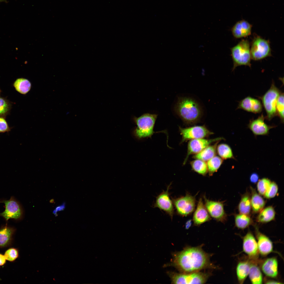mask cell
<instances>
[{
  "instance_id": "1",
  "label": "cell",
  "mask_w": 284,
  "mask_h": 284,
  "mask_svg": "<svg viewBox=\"0 0 284 284\" xmlns=\"http://www.w3.org/2000/svg\"><path fill=\"white\" fill-rule=\"evenodd\" d=\"M210 255L205 252L202 246L188 247L174 254L171 265L181 272H198L215 267L210 262Z\"/></svg>"
},
{
  "instance_id": "2",
  "label": "cell",
  "mask_w": 284,
  "mask_h": 284,
  "mask_svg": "<svg viewBox=\"0 0 284 284\" xmlns=\"http://www.w3.org/2000/svg\"><path fill=\"white\" fill-rule=\"evenodd\" d=\"M175 110L183 121L188 125L197 123L202 115L201 108L199 103L195 100L189 97L180 98Z\"/></svg>"
},
{
  "instance_id": "3",
  "label": "cell",
  "mask_w": 284,
  "mask_h": 284,
  "mask_svg": "<svg viewBox=\"0 0 284 284\" xmlns=\"http://www.w3.org/2000/svg\"><path fill=\"white\" fill-rule=\"evenodd\" d=\"M157 115L146 113L133 119L137 126L133 131L135 136L139 139L151 137L154 133V128Z\"/></svg>"
},
{
  "instance_id": "4",
  "label": "cell",
  "mask_w": 284,
  "mask_h": 284,
  "mask_svg": "<svg viewBox=\"0 0 284 284\" xmlns=\"http://www.w3.org/2000/svg\"><path fill=\"white\" fill-rule=\"evenodd\" d=\"M231 51L233 63L232 70L237 67L241 65L251 67V59L250 44L248 40L242 39L236 45L231 48Z\"/></svg>"
},
{
  "instance_id": "5",
  "label": "cell",
  "mask_w": 284,
  "mask_h": 284,
  "mask_svg": "<svg viewBox=\"0 0 284 284\" xmlns=\"http://www.w3.org/2000/svg\"><path fill=\"white\" fill-rule=\"evenodd\" d=\"M273 82L270 88L261 98L266 112V118L269 120L277 115L276 105L278 98L281 93Z\"/></svg>"
},
{
  "instance_id": "6",
  "label": "cell",
  "mask_w": 284,
  "mask_h": 284,
  "mask_svg": "<svg viewBox=\"0 0 284 284\" xmlns=\"http://www.w3.org/2000/svg\"><path fill=\"white\" fill-rule=\"evenodd\" d=\"M172 283L201 284L206 282L209 274L199 271L189 273H168Z\"/></svg>"
},
{
  "instance_id": "7",
  "label": "cell",
  "mask_w": 284,
  "mask_h": 284,
  "mask_svg": "<svg viewBox=\"0 0 284 284\" xmlns=\"http://www.w3.org/2000/svg\"><path fill=\"white\" fill-rule=\"evenodd\" d=\"M195 196L187 193L184 196L172 199L173 204L177 214L184 217L191 214L195 207Z\"/></svg>"
},
{
  "instance_id": "8",
  "label": "cell",
  "mask_w": 284,
  "mask_h": 284,
  "mask_svg": "<svg viewBox=\"0 0 284 284\" xmlns=\"http://www.w3.org/2000/svg\"><path fill=\"white\" fill-rule=\"evenodd\" d=\"M250 52L251 59L255 60L271 56L269 42L258 36L255 37L252 42Z\"/></svg>"
},
{
  "instance_id": "9",
  "label": "cell",
  "mask_w": 284,
  "mask_h": 284,
  "mask_svg": "<svg viewBox=\"0 0 284 284\" xmlns=\"http://www.w3.org/2000/svg\"><path fill=\"white\" fill-rule=\"evenodd\" d=\"M179 130L182 137L180 144L188 140L204 138L214 134L204 125L186 128L179 127Z\"/></svg>"
},
{
  "instance_id": "10",
  "label": "cell",
  "mask_w": 284,
  "mask_h": 284,
  "mask_svg": "<svg viewBox=\"0 0 284 284\" xmlns=\"http://www.w3.org/2000/svg\"><path fill=\"white\" fill-rule=\"evenodd\" d=\"M0 202L4 203L5 210L0 213V216L3 217L7 221L9 219L16 220L21 219L23 217L22 209L19 203L12 196L8 200H3Z\"/></svg>"
},
{
  "instance_id": "11",
  "label": "cell",
  "mask_w": 284,
  "mask_h": 284,
  "mask_svg": "<svg viewBox=\"0 0 284 284\" xmlns=\"http://www.w3.org/2000/svg\"><path fill=\"white\" fill-rule=\"evenodd\" d=\"M203 198L204 205L211 217L217 221L224 222L226 220L227 216L223 202L209 200L205 195Z\"/></svg>"
},
{
  "instance_id": "12",
  "label": "cell",
  "mask_w": 284,
  "mask_h": 284,
  "mask_svg": "<svg viewBox=\"0 0 284 284\" xmlns=\"http://www.w3.org/2000/svg\"><path fill=\"white\" fill-rule=\"evenodd\" d=\"M224 139L223 137H218L211 139L201 138L190 140L188 144L187 154L183 164H186L190 155L196 154L212 143Z\"/></svg>"
},
{
  "instance_id": "13",
  "label": "cell",
  "mask_w": 284,
  "mask_h": 284,
  "mask_svg": "<svg viewBox=\"0 0 284 284\" xmlns=\"http://www.w3.org/2000/svg\"><path fill=\"white\" fill-rule=\"evenodd\" d=\"M171 185V184L168 186L166 190L162 192L156 197L154 207L164 211L172 219L174 214V209L169 192Z\"/></svg>"
},
{
  "instance_id": "14",
  "label": "cell",
  "mask_w": 284,
  "mask_h": 284,
  "mask_svg": "<svg viewBox=\"0 0 284 284\" xmlns=\"http://www.w3.org/2000/svg\"><path fill=\"white\" fill-rule=\"evenodd\" d=\"M243 249L250 259L258 260L259 255L257 241L252 234L248 232L243 239Z\"/></svg>"
},
{
  "instance_id": "15",
  "label": "cell",
  "mask_w": 284,
  "mask_h": 284,
  "mask_svg": "<svg viewBox=\"0 0 284 284\" xmlns=\"http://www.w3.org/2000/svg\"><path fill=\"white\" fill-rule=\"evenodd\" d=\"M265 119V117L262 114L257 119L250 120L248 126L255 135H267L270 130L275 127L267 125L264 122Z\"/></svg>"
},
{
  "instance_id": "16",
  "label": "cell",
  "mask_w": 284,
  "mask_h": 284,
  "mask_svg": "<svg viewBox=\"0 0 284 284\" xmlns=\"http://www.w3.org/2000/svg\"><path fill=\"white\" fill-rule=\"evenodd\" d=\"M211 219L202 199L200 198L193 215L192 220L194 225L196 226H199L210 221Z\"/></svg>"
},
{
  "instance_id": "17",
  "label": "cell",
  "mask_w": 284,
  "mask_h": 284,
  "mask_svg": "<svg viewBox=\"0 0 284 284\" xmlns=\"http://www.w3.org/2000/svg\"><path fill=\"white\" fill-rule=\"evenodd\" d=\"M256 229L259 253L263 256H266L272 252L273 244L268 237L260 232L257 228Z\"/></svg>"
},
{
  "instance_id": "18",
  "label": "cell",
  "mask_w": 284,
  "mask_h": 284,
  "mask_svg": "<svg viewBox=\"0 0 284 284\" xmlns=\"http://www.w3.org/2000/svg\"><path fill=\"white\" fill-rule=\"evenodd\" d=\"M237 109L256 114L262 111V106L259 100L248 96L239 102Z\"/></svg>"
},
{
  "instance_id": "19",
  "label": "cell",
  "mask_w": 284,
  "mask_h": 284,
  "mask_svg": "<svg viewBox=\"0 0 284 284\" xmlns=\"http://www.w3.org/2000/svg\"><path fill=\"white\" fill-rule=\"evenodd\" d=\"M252 26L247 21L242 20L237 22L231 30L234 37L236 38L247 37L251 34Z\"/></svg>"
},
{
  "instance_id": "20",
  "label": "cell",
  "mask_w": 284,
  "mask_h": 284,
  "mask_svg": "<svg viewBox=\"0 0 284 284\" xmlns=\"http://www.w3.org/2000/svg\"><path fill=\"white\" fill-rule=\"evenodd\" d=\"M261 270L267 276L276 277L278 275V262L275 257L269 258L263 261L261 265Z\"/></svg>"
},
{
  "instance_id": "21",
  "label": "cell",
  "mask_w": 284,
  "mask_h": 284,
  "mask_svg": "<svg viewBox=\"0 0 284 284\" xmlns=\"http://www.w3.org/2000/svg\"><path fill=\"white\" fill-rule=\"evenodd\" d=\"M16 229L6 225L0 229V248L10 246L12 244Z\"/></svg>"
},
{
  "instance_id": "22",
  "label": "cell",
  "mask_w": 284,
  "mask_h": 284,
  "mask_svg": "<svg viewBox=\"0 0 284 284\" xmlns=\"http://www.w3.org/2000/svg\"><path fill=\"white\" fill-rule=\"evenodd\" d=\"M249 260L250 266L248 275L251 282L254 284L262 283L263 277L261 270L257 264L258 260Z\"/></svg>"
},
{
  "instance_id": "23",
  "label": "cell",
  "mask_w": 284,
  "mask_h": 284,
  "mask_svg": "<svg viewBox=\"0 0 284 284\" xmlns=\"http://www.w3.org/2000/svg\"><path fill=\"white\" fill-rule=\"evenodd\" d=\"M250 266L249 259L240 261L236 267V273L238 282L243 283L248 275Z\"/></svg>"
},
{
  "instance_id": "24",
  "label": "cell",
  "mask_w": 284,
  "mask_h": 284,
  "mask_svg": "<svg viewBox=\"0 0 284 284\" xmlns=\"http://www.w3.org/2000/svg\"><path fill=\"white\" fill-rule=\"evenodd\" d=\"M219 141H217L214 144L208 146L199 153L195 154L193 158L205 161H207L216 155L217 144Z\"/></svg>"
},
{
  "instance_id": "25",
  "label": "cell",
  "mask_w": 284,
  "mask_h": 284,
  "mask_svg": "<svg viewBox=\"0 0 284 284\" xmlns=\"http://www.w3.org/2000/svg\"><path fill=\"white\" fill-rule=\"evenodd\" d=\"M250 188L251 192L250 199L251 207L254 212L257 213L262 210L265 205V201L255 189L252 187Z\"/></svg>"
},
{
  "instance_id": "26",
  "label": "cell",
  "mask_w": 284,
  "mask_h": 284,
  "mask_svg": "<svg viewBox=\"0 0 284 284\" xmlns=\"http://www.w3.org/2000/svg\"><path fill=\"white\" fill-rule=\"evenodd\" d=\"M275 212L272 206H268L262 210L257 217V221L264 223L270 222L275 219Z\"/></svg>"
},
{
  "instance_id": "27",
  "label": "cell",
  "mask_w": 284,
  "mask_h": 284,
  "mask_svg": "<svg viewBox=\"0 0 284 284\" xmlns=\"http://www.w3.org/2000/svg\"><path fill=\"white\" fill-rule=\"evenodd\" d=\"M13 85L17 92L23 94L27 93L31 87V82L28 79L23 78L17 79Z\"/></svg>"
},
{
  "instance_id": "28",
  "label": "cell",
  "mask_w": 284,
  "mask_h": 284,
  "mask_svg": "<svg viewBox=\"0 0 284 284\" xmlns=\"http://www.w3.org/2000/svg\"><path fill=\"white\" fill-rule=\"evenodd\" d=\"M217 152L220 157L223 160L235 159L231 148L227 144L221 143L217 145Z\"/></svg>"
},
{
  "instance_id": "29",
  "label": "cell",
  "mask_w": 284,
  "mask_h": 284,
  "mask_svg": "<svg viewBox=\"0 0 284 284\" xmlns=\"http://www.w3.org/2000/svg\"><path fill=\"white\" fill-rule=\"evenodd\" d=\"M251 200L248 194L246 193L242 196L238 208L240 214L248 215L251 209Z\"/></svg>"
},
{
  "instance_id": "30",
  "label": "cell",
  "mask_w": 284,
  "mask_h": 284,
  "mask_svg": "<svg viewBox=\"0 0 284 284\" xmlns=\"http://www.w3.org/2000/svg\"><path fill=\"white\" fill-rule=\"evenodd\" d=\"M223 160L220 157L215 156L207 161V170L210 176L218 170L223 162Z\"/></svg>"
},
{
  "instance_id": "31",
  "label": "cell",
  "mask_w": 284,
  "mask_h": 284,
  "mask_svg": "<svg viewBox=\"0 0 284 284\" xmlns=\"http://www.w3.org/2000/svg\"><path fill=\"white\" fill-rule=\"evenodd\" d=\"M235 222L237 227L244 229L251 225L252 221L248 215L240 214L235 215Z\"/></svg>"
},
{
  "instance_id": "32",
  "label": "cell",
  "mask_w": 284,
  "mask_h": 284,
  "mask_svg": "<svg viewBox=\"0 0 284 284\" xmlns=\"http://www.w3.org/2000/svg\"><path fill=\"white\" fill-rule=\"evenodd\" d=\"M194 171L203 176H205L208 172L207 163L201 160L196 159L190 163Z\"/></svg>"
},
{
  "instance_id": "33",
  "label": "cell",
  "mask_w": 284,
  "mask_h": 284,
  "mask_svg": "<svg viewBox=\"0 0 284 284\" xmlns=\"http://www.w3.org/2000/svg\"><path fill=\"white\" fill-rule=\"evenodd\" d=\"M284 95L281 93L279 95L277 102L276 109L277 115H278L282 123L284 122Z\"/></svg>"
},
{
  "instance_id": "34",
  "label": "cell",
  "mask_w": 284,
  "mask_h": 284,
  "mask_svg": "<svg viewBox=\"0 0 284 284\" xmlns=\"http://www.w3.org/2000/svg\"><path fill=\"white\" fill-rule=\"evenodd\" d=\"M4 255L6 260L13 262L19 257V250L16 248H10L6 250Z\"/></svg>"
},
{
  "instance_id": "35",
  "label": "cell",
  "mask_w": 284,
  "mask_h": 284,
  "mask_svg": "<svg viewBox=\"0 0 284 284\" xmlns=\"http://www.w3.org/2000/svg\"><path fill=\"white\" fill-rule=\"evenodd\" d=\"M271 181L267 178H264L259 180L257 184V190L260 194L264 195Z\"/></svg>"
},
{
  "instance_id": "36",
  "label": "cell",
  "mask_w": 284,
  "mask_h": 284,
  "mask_svg": "<svg viewBox=\"0 0 284 284\" xmlns=\"http://www.w3.org/2000/svg\"><path fill=\"white\" fill-rule=\"evenodd\" d=\"M10 103L6 99L0 97V116L4 117L9 111L11 108Z\"/></svg>"
},
{
  "instance_id": "37",
  "label": "cell",
  "mask_w": 284,
  "mask_h": 284,
  "mask_svg": "<svg viewBox=\"0 0 284 284\" xmlns=\"http://www.w3.org/2000/svg\"><path fill=\"white\" fill-rule=\"evenodd\" d=\"M278 191V187L276 184L274 182H271L264 196L268 199L274 197L277 194Z\"/></svg>"
},
{
  "instance_id": "38",
  "label": "cell",
  "mask_w": 284,
  "mask_h": 284,
  "mask_svg": "<svg viewBox=\"0 0 284 284\" xmlns=\"http://www.w3.org/2000/svg\"><path fill=\"white\" fill-rule=\"evenodd\" d=\"M10 130V128L5 119L0 116V133L8 132Z\"/></svg>"
},
{
  "instance_id": "39",
  "label": "cell",
  "mask_w": 284,
  "mask_h": 284,
  "mask_svg": "<svg viewBox=\"0 0 284 284\" xmlns=\"http://www.w3.org/2000/svg\"><path fill=\"white\" fill-rule=\"evenodd\" d=\"M259 178L258 175L256 173H254L250 175V179L251 182L253 183H255L258 181Z\"/></svg>"
},
{
  "instance_id": "40",
  "label": "cell",
  "mask_w": 284,
  "mask_h": 284,
  "mask_svg": "<svg viewBox=\"0 0 284 284\" xmlns=\"http://www.w3.org/2000/svg\"><path fill=\"white\" fill-rule=\"evenodd\" d=\"M65 202L63 203L62 204L57 206L53 211V213L55 216H57L58 212L63 210L65 208Z\"/></svg>"
},
{
  "instance_id": "41",
  "label": "cell",
  "mask_w": 284,
  "mask_h": 284,
  "mask_svg": "<svg viewBox=\"0 0 284 284\" xmlns=\"http://www.w3.org/2000/svg\"><path fill=\"white\" fill-rule=\"evenodd\" d=\"M6 262V259L4 255L0 253V266L4 265Z\"/></svg>"
},
{
  "instance_id": "42",
  "label": "cell",
  "mask_w": 284,
  "mask_h": 284,
  "mask_svg": "<svg viewBox=\"0 0 284 284\" xmlns=\"http://www.w3.org/2000/svg\"><path fill=\"white\" fill-rule=\"evenodd\" d=\"M192 223V220H191L190 219L188 220L185 224V228L187 229H189L191 226Z\"/></svg>"
},
{
  "instance_id": "43",
  "label": "cell",
  "mask_w": 284,
  "mask_h": 284,
  "mask_svg": "<svg viewBox=\"0 0 284 284\" xmlns=\"http://www.w3.org/2000/svg\"><path fill=\"white\" fill-rule=\"evenodd\" d=\"M265 283L267 284H280L281 283L279 282L273 280H268L265 281Z\"/></svg>"
},
{
  "instance_id": "44",
  "label": "cell",
  "mask_w": 284,
  "mask_h": 284,
  "mask_svg": "<svg viewBox=\"0 0 284 284\" xmlns=\"http://www.w3.org/2000/svg\"><path fill=\"white\" fill-rule=\"evenodd\" d=\"M6 0H0V2L4 1Z\"/></svg>"
}]
</instances>
